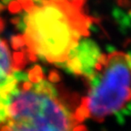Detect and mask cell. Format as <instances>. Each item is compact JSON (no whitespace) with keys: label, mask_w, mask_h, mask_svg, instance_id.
Segmentation results:
<instances>
[{"label":"cell","mask_w":131,"mask_h":131,"mask_svg":"<svg viewBox=\"0 0 131 131\" xmlns=\"http://www.w3.org/2000/svg\"><path fill=\"white\" fill-rule=\"evenodd\" d=\"M86 0H16L18 34L12 39L30 61L63 66L74 48L88 37L93 19Z\"/></svg>","instance_id":"cell-1"},{"label":"cell","mask_w":131,"mask_h":131,"mask_svg":"<svg viewBox=\"0 0 131 131\" xmlns=\"http://www.w3.org/2000/svg\"><path fill=\"white\" fill-rule=\"evenodd\" d=\"M73 102L40 67L22 70L0 91V131H75L82 121Z\"/></svg>","instance_id":"cell-2"},{"label":"cell","mask_w":131,"mask_h":131,"mask_svg":"<svg viewBox=\"0 0 131 131\" xmlns=\"http://www.w3.org/2000/svg\"><path fill=\"white\" fill-rule=\"evenodd\" d=\"M88 91L80 98L78 114L102 121L131 102V56L122 51L103 54L88 78Z\"/></svg>","instance_id":"cell-3"},{"label":"cell","mask_w":131,"mask_h":131,"mask_svg":"<svg viewBox=\"0 0 131 131\" xmlns=\"http://www.w3.org/2000/svg\"><path fill=\"white\" fill-rule=\"evenodd\" d=\"M30 59L17 48L14 42H9L3 34V21L0 17V91L12 83L17 74Z\"/></svg>","instance_id":"cell-4"},{"label":"cell","mask_w":131,"mask_h":131,"mask_svg":"<svg viewBox=\"0 0 131 131\" xmlns=\"http://www.w3.org/2000/svg\"><path fill=\"white\" fill-rule=\"evenodd\" d=\"M102 55L96 44L86 37L74 48L63 66L72 73L88 79Z\"/></svg>","instance_id":"cell-5"},{"label":"cell","mask_w":131,"mask_h":131,"mask_svg":"<svg viewBox=\"0 0 131 131\" xmlns=\"http://www.w3.org/2000/svg\"><path fill=\"white\" fill-rule=\"evenodd\" d=\"M75 131H88V129H86V127H85V126L83 125H79L78 127H77V129Z\"/></svg>","instance_id":"cell-6"}]
</instances>
